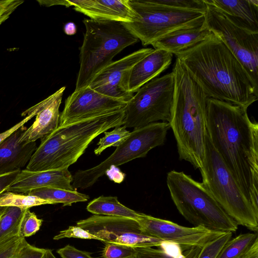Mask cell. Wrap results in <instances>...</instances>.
I'll use <instances>...</instances> for the list:
<instances>
[{
    "instance_id": "cell-1",
    "label": "cell",
    "mask_w": 258,
    "mask_h": 258,
    "mask_svg": "<svg viewBox=\"0 0 258 258\" xmlns=\"http://www.w3.org/2000/svg\"><path fill=\"white\" fill-rule=\"evenodd\" d=\"M207 130L214 148L258 213V124L247 109L209 98Z\"/></svg>"
},
{
    "instance_id": "cell-2",
    "label": "cell",
    "mask_w": 258,
    "mask_h": 258,
    "mask_svg": "<svg viewBox=\"0 0 258 258\" xmlns=\"http://www.w3.org/2000/svg\"><path fill=\"white\" fill-rule=\"evenodd\" d=\"M176 56L208 98L247 109L257 101L258 89L243 66L213 33Z\"/></svg>"
},
{
    "instance_id": "cell-3",
    "label": "cell",
    "mask_w": 258,
    "mask_h": 258,
    "mask_svg": "<svg viewBox=\"0 0 258 258\" xmlns=\"http://www.w3.org/2000/svg\"><path fill=\"white\" fill-rule=\"evenodd\" d=\"M174 64V90L169 123L179 159L200 169L205 158L209 98L177 57Z\"/></svg>"
},
{
    "instance_id": "cell-4",
    "label": "cell",
    "mask_w": 258,
    "mask_h": 258,
    "mask_svg": "<svg viewBox=\"0 0 258 258\" xmlns=\"http://www.w3.org/2000/svg\"><path fill=\"white\" fill-rule=\"evenodd\" d=\"M124 108L58 126L41 139L27 169L41 171L62 169L75 163L100 134L123 125Z\"/></svg>"
},
{
    "instance_id": "cell-5",
    "label": "cell",
    "mask_w": 258,
    "mask_h": 258,
    "mask_svg": "<svg viewBox=\"0 0 258 258\" xmlns=\"http://www.w3.org/2000/svg\"><path fill=\"white\" fill-rule=\"evenodd\" d=\"M83 23L85 32L80 48V68L75 91L89 86L114 56L139 41L122 22L85 18Z\"/></svg>"
},
{
    "instance_id": "cell-6",
    "label": "cell",
    "mask_w": 258,
    "mask_h": 258,
    "mask_svg": "<svg viewBox=\"0 0 258 258\" xmlns=\"http://www.w3.org/2000/svg\"><path fill=\"white\" fill-rule=\"evenodd\" d=\"M166 182L173 203L188 222L215 231H236L238 224L202 182L174 170L168 172Z\"/></svg>"
},
{
    "instance_id": "cell-7",
    "label": "cell",
    "mask_w": 258,
    "mask_h": 258,
    "mask_svg": "<svg viewBox=\"0 0 258 258\" xmlns=\"http://www.w3.org/2000/svg\"><path fill=\"white\" fill-rule=\"evenodd\" d=\"M199 170L202 184L225 212L238 225L257 233L258 213L214 148L207 131L204 160Z\"/></svg>"
},
{
    "instance_id": "cell-8",
    "label": "cell",
    "mask_w": 258,
    "mask_h": 258,
    "mask_svg": "<svg viewBox=\"0 0 258 258\" xmlns=\"http://www.w3.org/2000/svg\"><path fill=\"white\" fill-rule=\"evenodd\" d=\"M170 124L157 122L134 128L129 136L116 147L107 158L95 167L78 170L73 176L72 186L86 189L92 186L112 167H116L134 159L145 157L152 149L163 145Z\"/></svg>"
},
{
    "instance_id": "cell-9",
    "label": "cell",
    "mask_w": 258,
    "mask_h": 258,
    "mask_svg": "<svg viewBox=\"0 0 258 258\" xmlns=\"http://www.w3.org/2000/svg\"><path fill=\"white\" fill-rule=\"evenodd\" d=\"M129 2L137 18L133 22L123 24L144 46L176 30L204 24L205 14L201 12L171 9L152 0Z\"/></svg>"
},
{
    "instance_id": "cell-10",
    "label": "cell",
    "mask_w": 258,
    "mask_h": 258,
    "mask_svg": "<svg viewBox=\"0 0 258 258\" xmlns=\"http://www.w3.org/2000/svg\"><path fill=\"white\" fill-rule=\"evenodd\" d=\"M174 90L172 72L144 85L127 102L123 125L137 128L157 122L169 123Z\"/></svg>"
},
{
    "instance_id": "cell-11",
    "label": "cell",
    "mask_w": 258,
    "mask_h": 258,
    "mask_svg": "<svg viewBox=\"0 0 258 258\" xmlns=\"http://www.w3.org/2000/svg\"><path fill=\"white\" fill-rule=\"evenodd\" d=\"M206 4L203 26L221 40L238 59L258 89V33L237 26L214 7Z\"/></svg>"
},
{
    "instance_id": "cell-12",
    "label": "cell",
    "mask_w": 258,
    "mask_h": 258,
    "mask_svg": "<svg viewBox=\"0 0 258 258\" xmlns=\"http://www.w3.org/2000/svg\"><path fill=\"white\" fill-rule=\"evenodd\" d=\"M104 243H113L134 247H159L165 241L147 235L135 219L121 217L93 215L77 222Z\"/></svg>"
},
{
    "instance_id": "cell-13",
    "label": "cell",
    "mask_w": 258,
    "mask_h": 258,
    "mask_svg": "<svg viewBox=\"0 0 258 258\" xmlns=\"http://www.w3.org/2000/svg\"><path fill=\"white\" fill-rule=\"evenodd\" d=\"M137 221L144 234L175 243L183 251L194 247H202L208 241L225 232L213 231L201 226L184 227L142 213Z\"/></svg>"
},
{
    "instance_id": "cell-14",
    "label": "cell",
    "mask_w": 258,
    "mask_h": 258,
    "mask_svg": "<svg viewBox=\"0 0 258 258\" xmlns=\"http://www.w3.org/2000/svg\"><path fill=\"white\" fill-rule=\"evenodd\" d=\"M142 48L113 61L93 79L89 87L104 95L128 102L134 96L129 90V79L133 67L153 51Z\"/></svg>"
},
{
    "instance_id": "cell-15",
    "label": "cell",
    "mask_w": 258,
    "mask_h": 258,
    "mask_svg": "<svg viewBox=\"0 0 258 258\" xmlns=\"http://www.w3.org/2000/svg\"><path fill=\"white\" fill-rule=\"evenodd\" d=\"M127 102L101 94L89 86L74 91L65 100L59 125L63 126L82 119L125 108Z\"/></svg>"
},
{
    "instance_id": "cell-16",
    "label": "cell",
    "mask_w": 258,
    "mask_h": 258,
    "mask_svg": "<svg viewBox=\"0 0 258 258\" xmlns=\"http://www.w3.org/2000/svg\"><path fill=\"white\" fill-rule=\"evenodd\" d=\"M66 87L31 107L35 112L33 124L24 132L20 141L24 144L35 142L55 130L59 125V107Z\"/></svg>"
},
{
    "instance_id": "cell-17",
    "label": "cell",
    "mask_w": 258,
    "mask_h": 258,
    "mask_svg": "<svg viewBox=\"0 0 258 258\" xmlns=\"http://www.w3.org/2000/svg\"><path fill=\"white\" fill-rule=\"evenodd\" d=\"M63 6H72L76 11L94 20L127 23L133 22L137 18L129 0H66Z\"/></svg>"
},
{
    "instance_id": "cell-18",
    "label": "cell",
    "mask_w": 258,
    "mask_h": 258,
    "mask_svg": "<svg viewBox=\"0 0 258 258\" xmlns=\"http://www.w3.org/2000/svg\"><path fill=\"white\" fill-rule=\"evenodd\" d=\"M73 180L68 168L41 171L25 169L20 171L6 191L26 194L33 189L45 187L74 190L75 189L71 184Z\"/></svg>"
},
{
    "instance_id": "cell-19",
    "label": "cell",
    "mask_w": 258,
    "mask_h": 258,
    "mask_svg": "<svg viewBox=\"0 0 258 258\" xmlns=\"http://www.w3.org/2000/svg\"><path fill=\"white\" fill-rule=\"evenodd\" d=\"M25 130L22 126L0 144V175L21 171L36 150L35 142H20Z\"/></svg>"
},
{
    "instance_id": "cell-20",
    "label": "cell",
    "mask_w": 258,
    "mask_h": 258,
    "mask_svg": "<svg viewBox=\"0 0 258 258\" xmlns=\"http://www.w3.org/2000/svg\"><path fill=\"white\" fill-rule=\"evenodd\" d=\"M204 1L216 8L233 24L248 31L258 33V1Z\"/></svg>"
},
{
    "instance_id": "cell-21",
    "label": "cell",
    "mask_w": 258,
    "mask_h": 258,
    "mask_svg": "<svg viewBox=\"0 0 258 258\" xmlns=\"http://www.w3.org/2000/svg\"><path fill=\"white\" fill-rule=\"evenodd\" d=\"M172 58L170 52L154 49L133 67L130 76V91L136 93L144 85L157 77L169 67Z\"/></svg>"
},
{
    "instance_id": "cell-22",
    "label": "cell",
    "mask_w": 258,
    "mask_h": 258,
    "mask_svg": "<svg viewBox=\"0 0 258 258\" xmlns=\"http://www.w3.org/2000/svg\"><path fill=\"white\" fill-rule=\"evenodd\" d=\"M212 33L203 25L182 28L170 32L151 44L154 49H161L175 55L208 38Z\"/></svg>"
},
{
    "instance_id": "cell-23",
    "label": "cell",
    "mask_w": 258,
    "mask_h": 258,
    "mask_svg": "<svg viewBox=\"0 0 258 258\" xmlns=\"http://www.w3.org/2000/svg\"><path fill=\"white\" fill-rule=\"evenodd\" d=\"M86 209L94 215L126 217L136 220L141 214L121 204L115 196H101L89 203Z\"/></svg>"
},
{
    "instance_id": "cell-24",
    "label": "cell",
    "mask_w": 258,
    "mask_h": 258,
    "mask_svg": "<svg viewBox=\"0 0 258 258\" xmlns=\"http://www.w3.org/2000/svg\"><path fill=\"white\" fill-rule=\"evenodd\" d=\"M158 247H136L134 258H197L202 248L194 247L183 251L178 245L167 241Z\"/></svg>"
},
{
    "instance_id": "cell-25",
    "label": "cell",
    "mask_w": 258,
    "mask_h": 258,
    "mask_svg": "<svg viewBox=\"0 0 258 258\" xmlns=\"http://www.w3.org/2000/svg\"><path fill=\"white\" fill-rule=\"evenodd\" d=\"M26 194L38 197L52 204L61 203L63 206H70L73 203L86 202L89 199L88 195L80 193L76 189L69 190L51 187L34 189Z\"/></svg>"
},
{
    "instance_id": "cell-26",
    "label": "cell",
    "mask_w": 258,
    "mask_h": 258,
    "mask_svg": "<svg viewBox=\"0 0 258 258\" xmlns=\"http://www.w3.org/2000/svg\"><path fill=\"white\" fill-rule=\"evenodd\" d=\"M15 207H8L0 218V245L19 237L21 221L25 211Z\"/></svg>"
},
{
    "instance_id": "cell-27",
    "label": "cell",
    "mask_w": 258,
    "mask_h": 258,
    "mask_svg": "<svg viewBox=\"0 0 258 258\" xmlns=\"http://www.w3.org/2000/svg\"><path fill=\"white\" fill-rule=\"evenodd\" d=\"M257 239L256 232L240 234L229 240L216 258H243Z\"/></svg>"
},
{
    "instance_id": "cell-28",
    "label": "cell",
    "mask_w": 258,
    "mask_h": 258,
    "mask_svg": "<svg viewBox=\"0 0 258 258\" xmlns=\"http://www.w3.org/2000/svg\"><path fill=\"white\" fill-rule=\"evenodd\" d=\"M52 204L38 197L24 194L5 191L0 194L1 207H15L23 209L43 205Z\"/></svg>"
},
{
    "instance_id": "cell-29",
    "label": "cell",
    "mask_w": 258,
    "mask_h": 258,
    "mask_svg": "<svg viewBox=\"0 0 258 258\" xmlns=\"http://www.w3.org/2000/svg\"><path fill=\"white\" fill-rule=\"evenodd\" d=\"M104 136L100 138L97 143L98 147L94 150V154L99 155L106 148L117 147L130 135V132L123 126H117L110 132H105Z\"/></svg>"
},
{
    "instance_id": "cell-30",
    "label": "cell",
    "mask_w": 258,
    "mask_h": 258,
    "mask_svg": "<svg viewBox=\"0 0 258 258\" xmlns=\"http://www.w3.org/2000/svg\"><path fill=\"white\" fill-rule=\"evenodd\" d=\"M158 5L171 9L196 11L205 14L207 5L204 0H152Z\"/></svg>"
},
{
    "instance_id": "cell-31",
    "label": "cell",
    "mask_w": 258,
    "mask_h": 258,
    "mask_svg": "<svg viewBox=\"0 0 258 258\" xmlns=\"http://www.w3.org/2000/svg\"><path fill=\"white\" fill-rule=\"evenodd\" d=\"M232 236V232H225L208 241L201 248L197 258H216Z\"/></svg>"
},
{
    "instance_id": "cell-32",
    "label": "cell",
    "mask_w": 258,
    "mask_h": 258,
    "mask_svg": "<svg viewBox=\"0 0 258 258\" xmlns=\"http://www.w3.org/2000/svg\"><path fill=\"white\" fill-rule=\"evenodd\" d=\"M43 220L34 212L27 209L23 216L19 230V237L25 238L34 235L40 228Z\"/></svg>"
},
{
    "instance_id": "cell-33",
    "label": "cell",
    "mask_w": 258,
    "mask_h": 258,
    "mask_svg": "<svg viewBox=\"0 0 258 258\" xmlns=\"http://www.w3.org/2000/svg\"><path fill=\"white\" fill-rule=\"evenodd\" d=\"M136 247L113 243H106L101 253L103 258H134Z\"/></svg>"
},
{
    "instance_id": "cell-34",
    "label": "cell",
    "mask_w": 258,
    "mask_h": 258,
    "mask_svg": "<svg viewBox=\"0 0 258 258\" xmlns=\"http://www.w3.org/2000/svg\"><path fill=\"white\" fill-rule=\"evenodd\" d=\"M26 241L25 238L16 237L0 245V258H17Z\"/></svg>"
},
{
    "instance_id": "cell-35",
    "label": "cell",
    "mask_w": 258,
    "mask_h": 258,
    "mask_svg": "<svg viewBox=\"0 0 258 258\" xmlns=\"http://www.w3.org/2000/svg\"><path fill=\"white\" fill-rule=\"evenodd\" d=\"M64 238L99 240L96 236L78 226H70L67 229L60 231L53 239L59 240Z\"/></svg>"
},
{
    "instance_id": "cell-36",
    "label": "cell",
    "mask_w": 258,
    "mask_h": 258,
    "mask_svg": "<svg viewBox=\"0 0 258 258\" xmlns=\"http://www.w3.org/2000/svg\"><path fill=\"white\" fill-rule=\"evenodd\" d=\"M24 2L20 0H0V25Z\"/></svg>"
},
{
    "instance_id": "cell-37",
    "label": "cell",
    "mask_w": 258,
    "mask_h": 258,
    "mask_svg": "<svg viewBox=\"0 0 258 258\" xmlns=\"http://www.w3.org/2000/svg\"><path fill=\"white\" fill-rule=\"evenodd\" d=\"M46 249L38 248L27 241L21 248L17 258H45Z\"/></svg>"
},
{
    "instance_id": "cell-38",
    "label": "cell",
    "mask_w": 258,
    "mask_h": 258,
    "mask_svg": "<svg viewBox=\"0 0 258 258\" xmlns=\"http://www.w3.org/2000/svg\"><path fill=\"white\" fill-rule=\"evenodd\" d=\"M56 252L61 258H94L90 253L79 250L69 244L57 249Z\"/></svg>"
},
{
    "instance_id": "cell-39",
    "label": "cell",
    "mask_w": 258,
    "mask_h": 258,
    "mask_svg": "<svg viewBox=\"0 0 258 258\" xmlns=\"http://www.w3.org/2000/svg\"><path fill=\"white\" fill-rule=\"evenodd\" d=\"M22 116H24L25 118L20 122L17 123L16 124L9 128V130L0 133V144L4 141L6 139L11 136L13 133L16 132L17 130L24 126V125L29 120L32 119L35 116V112L34 110L30 108L24 111L21 114Z\"/></svg>"
},
{
    "instance_id": "cell-40",
    "label": "cell",
    "mask_w": 258,
    "mask_h": 258,
    "mask_svg": "<svg viewBox=\"0 0 258 258\" xmlns=\"http://www.w3.org/2000/svg\"><path fill=\"white\" fill-rule=\"evenodd\" d=\"M20 171L0 175V194L6 191L14 181Z\"/></svg>"
},
{
    "instance_id": "cell-41",
    "label": "cell",
    "mask_w": 258,
    "mask_h": 258,
    "mask_svg": "<svg viewBox=\"0 0 258 258\" xmlns=\"http://www.w3.org/2000/svg\"><path fill=\"white\" fill-rule=\"evenodd\" d=\"M243 258H258V239L255 241Z\"/></svg>"
},
{
    "instance_id": "cell-42",
    "label": "cell",
    "mask_w": 258,
    "mask_h": 258,
    "mask_svg": "<svg viewBox=\"0 0 258 258\" xmlns=\"http://www.w3.org/2000/svg\"><path fill=\"white\" fill-rule=\"evenodd\" d=\"M63 30L66 34L73 35L77 32V27L74 23L68 22L64 25Z\"/></svg>"
},
{
    "instance_id": "cell-43",
    "label": "cell",
    "mask_w": 258,
    "mask_h": 258,
    "mask_svg": "<svg viewBox=\"0 0 258 258\" xmlns=\"http://www.w3.org/2000/svg\"><path fill=\"white\" fill-rule=\"evenodd\" d=\"M45 258H56L52 253V250L46 249Z\"/></svg>"
},
{
    "instance_id": "cell-44",
    "label": "cell",
    "mask_w": 258,
    "mask_h": 258,
    "mask_svg": "<svg viewBox=\"0 0 258 258\" xmlns=\"http://www.w3.org/2000/svg\"><path fill=\"white\" fill-rule=\"evenodd\" d=\"M7 207H1L0 206V213L4 212L7 209Z\"/></svg>"
},
{
    "instance_id": "cell-45",
    "label": "cell",
    "mask_w": 258,
    "mask_h": 258,
    "mask_svg": "<svg viewBox=\"0 0 258 258\" xmlns=\"http://www.w3.org/2000/svg\"><path fill=\"white\" fill-rule=\"evenodd\" d=\"M4 212L0 213V218Z\"/></svg>"
}]
</instances>
